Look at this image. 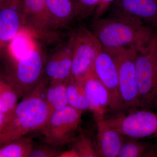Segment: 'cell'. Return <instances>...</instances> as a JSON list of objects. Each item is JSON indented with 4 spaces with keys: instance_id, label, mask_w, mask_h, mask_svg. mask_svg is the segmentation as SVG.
<instances>
[{
    "instance_id": "obj_19",
    "label": "cell",
    "mask_w": 157,
    "mask_h": 157,
    "mask_svg": "<svg viewBox=\"0 0 157 157\" xmlns=\"http://www.w3.org/2000/svg\"><path fill=\"white\" fill-rule=\"evenodd\" d=\"M36 38L28 30L22 28L9 42V50L13 59H17L28 53L35 45Z\"/></svg>"
},
{
    "instance_id": "obj_2",
    "label": "cell",
    "mask_w": 157,
    "mask_h": 157,
    "mask_svg": "<svg viewBox=\"0 0 157 157\" xmlns=\"http://www.w3.org/2000/svg\"><path fill=\"white\" fill-rule=\"evenodd\" d=\"M153 29L135 21L112 15L95 18L92 32L106 49L133 48L139 51L156 35Z\"/></svg>"
},
{
    "instance_id": "obj_31",
    "label": "cell",
    "mask_w": 157,
    "mask_h": 157,
    "mask_svg": "<svg viewBox=\"0 0 157 157\" xmlns=\"http://www.w3.org/2000/svg\"><path fill=\"white\" fill-rule=\"evenodd\" d=\"M1 72H0V75H1Z\"/></svg>"
},
{
    "instance_id": "obj_4",
    "label": "cell",
    "mask_w": 157,
    "mask_h": 157,
    "mask_svg": "<svg viewBox=\"0 0 157 157\" xmlns=\"http://www.w3.org/2000/svg\"><path fill=\"white\" fill-rule=\"evenodd\" d=\"M13 60V68L5 75L20 95L25 96L42 80L46 60L42 48L37 42L24 56Z\"/></svg>"
},
{
    "instance_id": "obj_22",
    "label": "cell",
    "mask_w": 157,
    "mask_h": 157,
    "mask_svg": "<svg viewBox=\"0 0 157 157\" xmlns=\"http://www.w3.org/2000/svg\"><path fill=\"white\" fill-rule=\"evenodd\" d=\"M69 105L82 111L90 109L81 82L70 77L66 82Z\"/></svg>"
},
{
    "instance_id": "obj_17",
    "label": "cell",
    "mask_w": 157,
    "mask_h": 157,
    "mask_svg": "<svg viewBox=\"0 0 157 157\" xmlns=\"http://www.w3.org/2000/svg\"><path fill=\"white\" fill-rule=\"evenodd\" d=\"M44 96L51 114L69 105L66 82L50 81L45 88Z\"/></svg>"
},
{
    "instance_id": "obj_28",
    "label": "cell",
    "mask_w": 157,
    "mask_h": 157,
    "mask_svg": "<svg viewBox=\"0 0 157 157\" xmlns=\"http://www.w3.org/2000/svg\"><path fill=\"white\" fill-rule=\"evenodd\" d=\"M11 1V0H0V7H2L3 5L7 4V3Z\"/></svg>"
},
{
    "instance_id": "obj_5",
    "label": "cell",
    "mask_w": 157,
    "mask_h": 157,
    "mask_svg": "<svg viewBox=\"0 0 157 157\" xmlns=\"http://www.w3.org/2000/svg\"><path fill=\"white\" fill-rule=\"evenodd\" d=\"M106 50L111 55L116 65L120 90L125 110L132 111L140 108L135 65L137 51L124 48Z\"/></svg>"
},
{
    "instance_id": "obj_26",
    "label": "cell",
    "mask_w": 157,
    "mask_h": 157,
    "mask_svg": "<svg viewBox=\"0 0 157 157\" xmlns=\"http://www.w3.org/2000/svg\"><path fill=\"white\" fill-rule=\"evenodd\" d=\"M115 0H100L98 7L95 11V18L101 17L107 11Z\"/></svg>"
},
{
    "instance_id": "obj_24",
    "label": "cell",
    "mask_w": 157,
    "mask_h": 157,
    "mask_svg": "<svg viewBox=\"0 0 157 157\" xmlns=\"http://www.w3.org/2000/svg\"><path fill=\"white\" fill-rule=\"evenodd\" d=\"M100 0H74L76 18L84 19L94 14Z\"/></svg>"
},
{
    "instance_id": "obj_13",
    "label": "cell",
    "mask_w": 157,
    "mask_h": 157,
    "mask_svg": "<svg viewBox=\"0 0 157 157\" xmlns=\"http://www.w3.org/2000/svg\"><path fill=\"white\" fill-rule=\"evenodd\" d=\"M85 94L95 120L105 117L109 110V93L99 80L94 71L86 76L81 82Z\"/></svg>"
},
{
    "instance_id": "obj_1",
    "label": "cell",
    "mask_w": 157,
    "mask_h": 157,
    "mask_svg": "<svg viewBox=\"0 0 157 157\" xmlns=\"http://www.w3.org/2000/svg\"><path fill=\"white\" fill-rule=\"evenodd\" d=\"M46 82L42 80L10 112L0 125V146L40 130L50 116L45 99Z\"/></svg>"
},
{
    "instance_id": "obj_10",
    "label": "cell",
    "mask_w": 157,
    "mask_h": 157,
    "mask_svg": "<svg viewBox=\"0 0 157 157\" xmlns=\"http://www.w3.org/2000/svg\"><path fill=\"white\" fill-rule=\"evenodd\" d=\"M23 28L36 39L51 41L56 30L52 25L45 7V0H22Z\"/></svg>"
},
{
    "instance_id": "obj_6",
    "label": "cell",
    "mask_w": 157,
    "mask_h": 157,
    "mask_svg": "<svg viewBox=\"0 0 157 157\" xmlns=\"http://www.w3.org/2000/svg\"><path fill=\"white\" fill-rule=\"evenodd\" d=\"M72 50L71 77L81 82L93 70L97 38L92 31L80 27L70 33Z\"/></svg>"
},
{
    "instance_id": "obj_23",
    "label": "cell",
    "mask_w": 157,
    "mask_h": 157,
    "mask_svg": "<svg viewBox=\"0 0 157 157\" xmlns=\"http://www.w3.org/2000/svg\"><path fill=\"white\" fill-rule=\"evenodd\" d=\"M74 148L78 157H98L95 146L90 138L86 135H82L77 138Z\"/></svg>"
},
{
    "instance_id": "obj_18",
    "label": "cell",
    "mask_w": 157,
    "mask_h": 157,
    "mask_svg": "<svg viewBox=\"0 0 157 157\" xmlns=\"http://www.w3.org/2000/svg\"><path fill=\"white\" fill-rule=\"evenodd\" d=\"M157 157V151L151 144L136 139L125 138L117 157Z\"/></svg>"
},
{
    "instance_id": "obj_21",
    "label": "cell",
    "mask_w": 157,
    "mask_h": 157,
    "mask_svg": "<svg viewBox=\"0 0 157 157\" xmlns=\"http://www.w3.org/2000/svg\"><path fill=\"white\" fill-rule=\"evenodd\" d=\"M34 147L31 138L21 137L0 146V157H29Z\"/></svg>"
},
{
    "instance_id": "obj_14",
    "label": "cell",
    "mask_w": 157,
    "mask_h": 157,
    "mask_svg": "<svg viewBox=\"0 0 157 157\" xmlns=\"http://www.w3.org/2000/svg\"><path fill=\"white\" fill-rule=\"evenodd\" d=\"M72 46L70 40L45 60L44 74L50 81L67 82L71 77Z\"/></svg>"
},
{
    "instance_id": "obj_25",
    "label": "cell",
    "mask_w": 157,
    "mask_h": 157,
    "mask_svg": "<svg viewBox=\"0 0 157 157\" xmlns=\"http://www.w3.org/2000/svg\"><path fill=\"white\" fill-rule=\"evenodd\" d=\"M60 153L56 149L48 146H42L36 148L34 147L29 157H58Z\"/></svg>"
},
{
    "instance_id": "obj_15",
    "label": "cell",
    "mask_w": 157,
    "mask_h": 157,
    "mask_svg": "<svg viewBox=\"0 0 157 157\" xmlns=\"http://www.w3.org/2000/svg\"><path fill=\"white\" fill-rule=\"evenodd\" d=\"M98 128L96 151L99 157H117L125 138L107 123L105 117L96 120Z\"/></svg>"
},
{
    "instance_id": "obj_9",
    "label": "cell",
    "mask_w": 157,
    "mask_h": 157,
    "mask_svg": "<svg viewBox=\"0 0 157 157\" xmlns=\"http://www.w3.org/2000/svg\"><path fill=\"white\" fill-rule=\"evenodd\" d=\"M93 71L109 93V110L117 113L125 110L121 97L116 65L111 55L98 39Z\"/></svg>"
},
{
    "instance_id": "obj_7",
    "label": "cell",
    "mask_w": 157,
    "mask_h": 157,
    "mask_svg": "<svg viewBox=\"0 0 157 157\" xmlns=\"http://www.w3.org/2000/svg\"><path fill=\"white\" fill-rule=\"evenodd\" d=\"M132 110L125 115H117L105 119L124 136L134 139L157 137V113L150 109Z\"/></svg>"
},
{
    "instance_id": "obj_16",
    "label": "cell",
    "mask_w": 157,
    "mask_h": 157,
    "mask_svg": "<svg viewBox=\"0 0 157 157\" xmlns=\"http://www.w3.org/2000/svg\"><path fill=\"white\" fill-rule=\"evenodd\" d=\"M45 7L56 30L67 26L76 18L74 0H45Z\"/></svg>"
},
{
    "instance_id": "obj_27",
    "label": "cell",
    "mask_w": 157,
    "mask_h": 157,
    "mask_svg": "<svg viewBox=\"0 0 157 157\" xmlns=\"http://www.w3.org/2000/svg\"><path fill=\"white\" fill-rule=\"evenodd\" d=\"M59 157H78V154L76 152L75 149L73 148L71 149L70 150L67 151L60 153L59 155Z\"/></svg>"
},
{
    "instance_id": "obj_20",
    "label": "cell",
    "mask_w": 157,
    "mask_h": 157,
    "mask_svg": "<svg viewBox=\"0 0 157 157\" xmlns=\"http://www.w3.org/2000/svg\"><path fill=\"white\" fill-rule=\"evenodd\" d=\"M19 94L5 73L0 75V113L6 114L17 104Z\"/></svg>"
},
{
    "instance_id": "obj_30",
    "label": "cell",
    "mask_w": 157,
    "mask_h": 157,
    "mask_svg": "<svg viewBox=\"0 0 157 157\" xmlns=\"http://www.w3.org/2000/svg\"></svg>"
},
{
    "instance_id": "obj_11",
    "label": "cell",
    "mask_w": 157,
    "mask_h": 157,
    "mask_svg": "<svg viewBox=\"0 0 157 157\" xmlns=\"http://www.w3.org/2000/svg\"><path fill=\"white\" fill-rule=\"evenodd\" d=\"M110 7L112 15L157 28V0H115Z\"/></svg>"
},
{
    "instance_id": "obj_8",
    "label": "cell",
    "mask_w": 157,
    "mask_h": 157,
    "mask_svg": "<svg viewBox=\"0 0 157 157\" xmlns=\"http://www.w3.org/2000/svg\"><path fill=\"white\" fill-rule=\"evenodd\" d=\"M82 112L68 105L52 113L40 130L45 141L53 146L68 143L81 122Z\"/></svg>"
},
{
    "instance_id": "obj_12",
    "label": "cell",
    "mask_w": 157,
    "mask_h": 157,
    "mask_svg": "<svg viewBox=\"0 0 157 157\" xmlns=\"http://www.w3.org/2000/svg\"><path fill=\"white\" fill-rule=\"evenodd\" d=\"M22 28V0H11L0 7V45L3 49Z\"/></svg>"
},
{
    "instance_id": "obj_29",
    "label": "cell",
    "mask_w": 157,
    "mask_h": 157,
    "mask_svg": "<svg viewBox=\"0 0 157 157\" xmlns=\"http://www.w3.org/2000/svg\"><path fill=\"white\" fill-rule=\"evenodd\" d=\"M3 50H4V49H3L2 47H1V45H0V54L2 53Z\"/></svg>"
},
{
    "instance_id": "obj_3",
    "label": "cell",
    "mask_w": 157,
    "mask_h": 157,
    "mask_svg": "<svg viewBox=\"0 0 157 157\" xmlns=\"http://www.w3.org/2000/svg\"><path fill=\"white\" fill-rule=\"evenodd\" d=\"M157 34L135 58L137 97L140 109H157Z\"/></svg>"
}]
</instances>
